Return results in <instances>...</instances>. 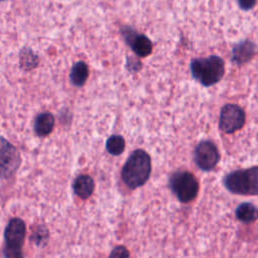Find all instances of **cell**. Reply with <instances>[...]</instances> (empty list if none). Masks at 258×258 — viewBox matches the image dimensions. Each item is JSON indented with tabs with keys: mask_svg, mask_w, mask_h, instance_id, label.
Listing matches in <instances>:
<instances>
[{
	"mask_svg": "<svg viewBox=\"0 0 258 258\" xmlns=\"http://www.w3.org/2000/svg\"><path fill=\"white\" fill-rule=\"evenodd\" d=\"M54 125V118L51 113L44 112L37 115L34 121V131L38 136L48 135Z\"/></svg>",
	"mask_w": 258,
	"mask_h": 258,
	"instance_id": "cell-12",
	"label": "cell"
},
{
	"mask_svg": "<svg viewBox=\"0 0 258 258\" xmlns=\"http://www.w3.org/2000/svg\"><path fill=\"white\" fill-rule=\"evenodd\" d=\"M190 72L195 80L205 87L217 84L224 76L225 62L218 55L194 58L190 61Z\"/></svg>",
	"mask_w": 258,
	"mask_h": 258,
	"instance_id": "cell-2",
	"label": "cell"
},
{
	"mask_svg": "<svg viewBox=\"0 0 258 258\" xmlns=\"http://www.w3.org/2000/svg\"><path fill=\"white\" fill-rule=\"evenodd\" d=\"M88 77H89V68L86 62L78 61L73 66L70 74V79L75 86L77 87L83 86L86 83Z\"/></svg>",
	"mask_w": 258,
	"mask_h": 258,
	"instance_id": "cell-14",
	"label": "cell"
},
{
	"mask_svg": "<svg viewBox=\"0 0 258 258\" xmlns=\"http://www.w3.org/2000/svg\"><path fill=\"white\" fill-rule=\"evenodd\" d=\"M169 187L181 203H189L199 192V180L187 170H178L169 177Z\"/></svg>",
	"mask_w": 258,
	"mask_h": 258,
	"instance_id": "cell-4",
	"label": "cell"
},
{
	"mask_svg": "<svg viewBox=\"0 0 258 258\" xmlns=\"http://www.w3.org/2000/svg\"><path fill=\"white\" fill-rule=\"evenodd\" d=\"M73 188L78 197H80L83 200H86L92 196L95 188V183L90 175L81 174L78 177H76L73 183Z\"/></svg>",
	"mask_w": 258,
	"mask_h": 258,
	"instance_id": "cell-11",
	"label": "cell"
},
{
	"mask_svg": "<svg viewBox=\"0 0 258 258\" xmlns=\"http://www.w3.org/2000/svg\"><path fill=\"white\" fill-rule=\"evenodd\" d=\"M223 183L232 194L258 196V166L231 171L226 174Z\"/></svg>",
	"mask_w": 258,
	"mask_h": 258,
	"instance_id": "cell-3",
	"label": "cell"
},
{
	"mask_svg": "<svg viewBox=\"0 0 258 258\" xmlns=\"http://www.w3.org/2000/svg\"><path fill=\"white\" fill-rule=\"evenodd\" d=\"M233 60L237 63H244L250 60L255 54V44L250 40H243L237 43L232 50Z\"/></svg>",
	"mask_w": 258,
	"mask_h": 258,
	"instance_id": "cell-10",
	"label": "cell"
},
{
	"mask_svg": "<svg viewBox=\"0 0 258 258\" xmlns=\"http://www.w3.org/2000/svg\"><path fill=\"white\" fill-rule=\"evenodd\" d=\"M25 224L19 218L11 219L4 231V238L6 242V247L4 250V255L8 257H20L21 246L23 245L25 237Z\"/></svg>",
	"mask_w": 258,
	"mask_h": 258,
	"instance_id": "cell-5",
	"label": "cell"
},
{
	"mask_svg": "<svg viewBox=\"0 0 258 258\" xmlns=\"http://www.w3.org/2000/svg\"><path fill=\"white\" fill-rule=\"evenodd\" d=\"M110 256L111 257H128L129 256V252H128V250L125 247L118 246V247L114 248V250L111 252Z\"/></svg>",
	"mask_w": 258,
	"mask_h": 258,
	"instance_id": "cell-18",
	"label": "cell"
},
{
	"mask_svg": "<svg viewBox=\"0 0 258 258\" xmlns=\"http://www.w3.org/2000/svg\"><path fill=\"white\" fill-rule=\"evenodd\" d=\"M21 162L17 149L4 137L0 136V177L8 178L18 169Z\"/></svg>",
	"mask_w": 258,
	"mask_h": 258,
	"instance_id": "cell-6",
	"label": "cell"
},
{
	"mask_svg": "<svg viewBox=\"0 0 258 258\" xmlns=\"http://www.w3.org/2000/svg\"><path fill=\"white\" fill-rule=\"evenodd\" d=\"M220 158L218 147L210 140L201 141L195 148V161L202 170L210 171L214 169Z\"/></svg>",
	"mask_w": 258,
	"mask_h": 258,
	"instance_id": "cell-8",
	"label": "cell"
},
{
	"mask_svg": "<svg viewBox=\"0 0 258 258\" xmlns=\"http://www.w3.org/2000/svg\"><path fill=\"white\" fill-rule=\"evenodd\" d=\"M106 149L112 155H120L125 149V140L121 135H112L106 141Z\"/></svg>",
	"mask_w": 258,
	"mask_h": 258,
	"instance_id": "cell-15",
	"label": "cell"
},
{
	"mask_svg": "<svg viewBox=\"0 0 258 258\" xmlns=\"http://www.w3.org/2000/svg\"><path fill=\"white\" fill-rule=\"evenodd\" d=\"M235 215L242 223H253L258 220V208L250 203H243L237 207Z\"/></svg>",
	"mask_w": 258,
	"mask_h": 258,
	"instance_id": "cell-13",
	"label": "cell"
},
{
	"mask_svg": "<svg viewBox=\"0 0 258 258\" xmlns=\"http://www.w3.org/2000/svg\"><path fill=\"white\" fill-rule=\"evenodd\" d=\"M256 2L257 0H237V4L239 8L243 11L251 10L255 6Z\"/></svg>",
	"mask_w": 258,
	"mask_h": 258,
	"instance_id": "cell-17",
	"label": "cell"
},
{
	"mask_svg": "<svg viewBox=\"0 0 258 258\" xmlns=\"http://www.w3.org/2000/svg\"><path fill=\"white\" fill-rule=\"evenodd\" d=\"M121 34L125 42L131 47L136 55L145 57L152 52V42L146 35L138 33L128 26H123L121 28Z\"/></svg>",
	"mask_w": 258,
	"mask_h": 258,
	"instance_id": "cell-9",
	"label": "cell"
},
{
	"mask_svg": "<svg viewBox=\"0 0 258 258\" xmlns=\"http://www.w3.org/2000/svg\"><path fill=\"white\" fill-rule=\"evenodd\" d=\"M245 112L236 104H226L221 108L219 127L225 133H234L245 124Z\"/></svg>",
	"mask_w": 258,
	"mask_h": 258,
	"instance_id": "cell-7",
	"label": "cell"
},
{
	"mask_svg": "<svg viewBox=\"0 0 258 258\" xmlns=\"http://www.w3.org/2000/svg\"><path fill=\"white\" fill-rule=\"evenodd\" d=\"M1 2H4V1H7V0H0Z\"/></svg>",
	"mask_w": 258,
	"mask_h": 258,
	"instance_id": "cell-19",
	"label": "cell"
},
{
	"mask_svg": "<svg viewBox=\"0 0 258 258\" xmlns=\"http://www.w3.org/2000/svg\"><path fill=\"white\" fill-rule=\"evenodd\" d=\"M151 173V159L149 154L143 149L134 150L121 171L124 183L131 189L143 185Z\"/></svg>",
	"mask_w": 258,
	"mask_h": 258,
	"instance_id": "cell-1",
	"label": "cell"
},
{
	"mask_svg": "<svg viewBox=\"0 0 258 258\" xmlns=\"http://www.w3.org/2000/svg\"><path fill=\"white\" fill-rule=\"evenodd\" d=\"M37 62H38V57L36 54H34V52L31 49L27 47L21 49L20 64L22 69H25V70L33 69L34 67H36Z\"/></svg>",
	"mask_w": 258,
	"mask_h": 258,
	"instance_id": "cell-16",
	"label": "cell"
}]
</instances>
